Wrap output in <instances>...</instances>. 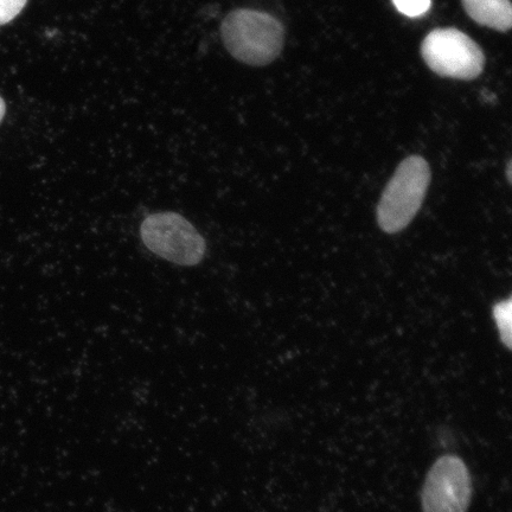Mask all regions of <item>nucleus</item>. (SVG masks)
Wrapping results in <instances>:
<instances>
[{
	"instance_id": "obj_1",
	"label": "nucleus",
	"mask_w": 512,
	"mask_h": 512,
	"mask_svg": "<svg viewBox=\"0 0 512 512\" xmlns=\"http://www.w3.org/2000/svg\"><path fill=\"white\" fill-rule=\"evenodd\" d=\"M221 36L234 59L248 66L262 67L280 55L285 31L283 24L266 12L239 9L223 19Z\"/></svg>"
},
{
	"instance_id": "obj_2",
	"label": "nucleus",
	"mask_w": 512,
	"mask_h": 512,
	"mask_svg": "<svg viewBox=\"0 0 512 512\" xmlns=\"http://www.w3.org/2000/svg\"><path fill=\"white\" fill-rule=\"evenodd\" d=\"M431 176L430 165L424 158L412 156L403 160L377 208V222L383 232L399 233L413 221L424 203Z\"/></svg>"
},
{
	"instance_id": "obj_3",
	"label": "nucleus",
	"mask_w": 512,
	"mask_h": 512,
	"mask_svg": "<svg viewBox=\"0 0 512 512\" xmlns=\"http://www.w3.org/2000/svg\"><path fill=\"white\" fill-rule=\"evenodd\" d=\"M140 239L149 251L177 266L200 265L207 255V242L184 216L164 211L147 216L140 226Z\"/></svg>"
},
{
	"instance_id": "obj_4",
	"label": "nucleus",
	"mask_w": 512,
	"mask_h": 512,
	"mask_svg": "<svg viewBox=\"0 0 512 512\" xmlns=\"http://www.w3.org/2000/svg\"><path fill=\"white\" fill-rule=\"evenodd\" d=\"M421 55L435 74L457 80L477 79L485 64L478 44L453 28L430 32L421 44Z\"/></svg>"
},
{
	"instance_id": "obj_5",
	"label": "nucleus",
	"mask_w": 512,
	"mask_h": 512,
	"mask_svg": "<svg viewBox=\"0 0 512 512\" xmlns=\"http://www.w3.org/2000/svg\"><path fill=\"white\" fill-rule=\"evenodd\" d=\"M472 478L462 458L443 456L428 471L421 492L422 512H467Z\"/></svg>"
},
{
	"instance_id": "obj_6",
	"label": "nucleus",
	"mask_w": 512,
	"mask_h": 512,
	"mask_svg": "<svg viewBox=\"0 0 512 512\" xmlns=\"http://www.w3.org/2000/svg\"><path fill=\"white\" fill-rule=\"evenodd\" d=\"M467 15L484 27L507 32L511 29L510 0H462Z\"/></svg>"
},
{
	"instance_id": "obj_7",
	"label": "nucleus",
	"mask_w": 512,
	"mask_h": 512,
	"mask_svg": "<svg viewBox=\"0 0 512 512\" xmlns=\"http://www.w3.org/2000/svg\"><path fill=\"white\" fill-rule=\"evenodd\" d=\"M494 318L496 320L499 336L508 349L512 347V300L509 298L499 302L494 307Z\"/></svg>"
},
{
	"instance_id": "obj_8",
	"label": "nucleus",
	"mask_w": 512,
	"mask_h": 512,
	"mask_svg": "<svg viewBox=\"0 0 512 512\" xmlns=\"http://www.w3.org/2000/svg\"><path fill=\"white\" fill-rule=\"evenodd\" d=\"M396 9L408 17H419L431 8L432 0H393Z\"/></svg>"
},
{
	"instance_id": "obj_9",
	"label": "nucleus",
	"mask_w": 512,
	"mask_h": 512,
	"mask_svg": "<svg viewBox=\"0 0 512 512\" xmlns=\"http://www.w3.org/2000/svg\"><path fill=\"white\" fill-rule=\"evenodd\" d=\"M28 0H0V25H4L15 19Z\"/></svg>"
},
{
	"instance_id": "obj_10",
	"label": "nucleus",
	"mask_w": 512,
	"mask_h": 512,
	"mask_svg": "<svg viewBox=\"0 0 512 512\" xmlns=\"http://www.w3.org/2000/svg\"><path fill=\"white\" fill-rule=\"evenodd\" d=\"M5 111H6L5 102L2 99V96H0V121L3 120Z\"/></svg>"
},
{
	"instance_id": "obj_11",
	"label": "nucleus",
	"mask_w": 512,
	"mask_h": 512,
	"mask_svg": "<svg viewBox=\"0 0 512 512\" xmlns=\"http://www.w3.org/2000/svg\"><path fill=\"white\" fill-rule=\"evenodd\" d=\"M507 174H508V179H509V182L511 183V162H509L508 164V170H507Z\"/></svg>"
}]
</instances>
